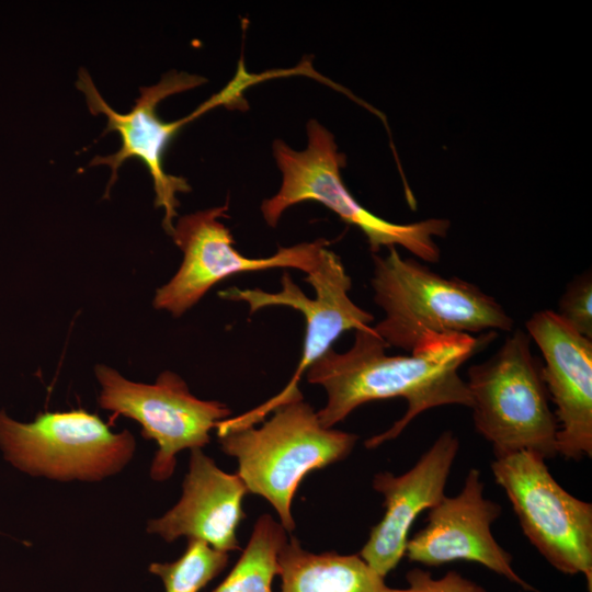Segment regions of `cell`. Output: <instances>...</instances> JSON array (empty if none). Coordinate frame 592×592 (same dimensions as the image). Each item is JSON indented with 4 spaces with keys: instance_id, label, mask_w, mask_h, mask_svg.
Instances as JSON below:
<instances>
[{
    "instance_id": "cell-21",
    "label": "cell",
    "mask_w": 592,
    "mask_h": 592,
    "mask_svg": "<svg viewBox=\"0 0 592 592\" xmlns=\"http://www.w3.org/2000/svg\"><path fill=\"white\" fill-rule=\"evenodd\" d=\"M590 592H592V591H590Z\"/></svg>"
},
{
    "instance_id": "cell-17",
    "label": "cell",
    "mask_w": 592,
    "mask_h": 592,
    "mask_svg": "<svg viewBox=\"0 0 592 592\" xmlns=\"http://www.w3.org/2000/svg\"><path fill=\"white\" fill-rule=\"evenodd\" d=\"M285 533L272 516H260L236 566L213 592H273L277 555L287 540Z\"/></svg>"
},
{
    "instance_id": "cell-13",
    "label": "cell",
    "mask_w": 592,
    "mask_h": 592,
    "mask_svg": "<svg viewBox=\"0 0 592 592\" xmlns=\"http://www.w3.org/2000/svg\"><path fill=\"white\" fill-rule=\"evenodd\" d=\"M525 327L542 353V377L556 407L558 454L577 462L591 457L592 340L551 310L534 312Z\"/></svg>"
},
{
    "instance_id": "cell-19",
    "label": "cell",
    "mask_w": 592,
    "mask_h": 592,
    "mask_svg": "<svg viewBox=\"0 0 592 592\" xmlns=\"http://www.w3.org/2000/svg\"><path fill=\"white\" fill-rule=\"evenodd\" d=\"M561 320L581 335L592 340V275L591 270L574 277L559 299Z\"/></svg>"
},
{
    "instance_id": "cell-5",
    "label": "cell",
    "mask_w": 592,
    "mask_h": 592,
    "mask_svg": "<svg viewBox=\"0 0 592 592\" xmlns=\"http://www.w3.org/2000/svg\"><path fill=\"white\" fill-rule=\"evenodd\" d=\"M531 341L517 329L488 360L467 371L474 426L496 458L517 452L544 459L558 455V422Z\"/></svg>"
},
{
    "instance_id": "cell-12",
    "label": "cell",
    "mask_w": 592,
    "mask_h": 592,
    "mask_svg": "<svg viewBox=\"0 0 592 592\" xmlns=\"http://www.w3.org/2000/svg\"><path fill=\"white\" fill-rule=\"evenodd\" d=\"M483 493L480 471L471 468L457 496H444L429 510L425 526L408 539L405 555L409 561L428 567L477 562L526 591H535L514 571L512 555L493 537L491 525L502 508Z\"/></svg>"
},
{
    "instance_id": "cell-10",
    "label": "cell",
    "mask_w": 592,
    "mask_h": 592,
    "mask_svg": "<svg viewBox=\"0 0 592 592\" xmlns=\"http://www.w3.org/2000/svg\"><path fill=\"white\" fill-rule=\"evenodd\" d=\"M228 205L198 210L180 217L171 237L183 252L174 276L157 289L153 306L179 317L193 307L215 284L244 272L296 269L310 273L319 263L329 241L318 239L292 247H280L266 258H247L235 247L230 230L220 221Z\"/></svg>"
},
{
    "instance_id": "cell-9",
    "label": "cell",
    "mask_w": 592,
    "mask_h": 592,
    "mask_svg": "<svg viewBox=\"0 0 592 592\" xmlns=\"http://www.w3.org/2000/svg\"><path fill=\"white\" fill-rule=\"evenodd\" d=\"M95 375L101 385L99 405L113 412L112 419L124 415L137 421L143 437L157 442L150 467L156 481L172 476L180 451L205 446L209 432L231 414L225 403L196 398L172 372L161 373L151 385L130 382L105 365H98Z\"/></svg>"
},
{
    "instance_id": "cell-1",
    "label": "cell",
    "mask_w": 592,
    "mask_h": 592,
    "mask_svg": "<svg viewBox=\"0 0 592 592\" xmlns=\"http://www.w3.org/2000/svg\"><path fill=\"white\" fill-rule=\"evenodd\" d=\"M496 334L439 335L410 355H388L389 346L371 326L355 330L353 345L346 352L331 349L306 372L307 380L327 392V403L317 412L321 425L331 429L363 403L403 398L408 402L406 413L387 431L365 442L367 448H375L396 439L429 409L446 405L470 408L467 383L458 371Z\"/></svg>"
},
{
    "instance_id": "cell-6",
    "label": "cell",
    "mask_w": 592,
    "mask_h": 592,
    "mask_svg": "<svg viewBox=\"0 0 592 592\" xmlns=\"http://www.w3.org/2000/svg\"><path fill=\"white\" fill-rule=\"evenodd\" d=\"M0 449L24 474L91 482L119 473L133 458L136 442L129 431L113 433L83 409L44 412L30 423L0 410Z\"/></svg>"
},
{
    "instance_id": "cell-15",
    "label": "cell",
    "mask_w": 592,
    "mask_h": 592,
    "mask_svg": "<svg viewBox=\"0 0 592 592\" xmlns=\"http://www.w3.org/2000/svg\"><path fill=\"white\" fill-rule=\"evenodd\" d=\"M179 502L147 524V532L171 543L181 536L229 553L239 549L237 527L246 514L248 492L238 474L221 470L202 448L191 451Z\"/></svg>"
},
{
    "instance_id": "cell-4",
    "label": "cell",
    "mask_w": 592,
    "mask_h": 592,
    "mask_svg": "<svg viewBox=\"0 0 592 592\" xmlns=\"http://www.w3.org/2000/svg\"><path fill=\"white\" fill-rule=\"evenodd\" d=\"M260 428L219 435L221 449L236 457L238 475L248 492L266 499L286 532L295 528L291 513L294 494L314 469L345 458L358 436L323 428L317 412L303 399L274 409Z\"/></svg>"
},
{
    "instance_id": "cell-8",
    "label": "cell",
    "mask_w": 592,
    "mask_h": 592,
    "mask_svg": "<svg viewBox=\"0 0 592 592\" xmlns=\"http://www.w3.org/2000/svg\"><path fill=\"white\" fill-rule=\"evenodd\" d=\"M490 468L530 543L556 570L583 574L592 591V504L563 489L536 454L498 457Z\"/></svg>"
},
{
    "instance_id": "cell-11",
    "label": "cell",
    "mask_w": 592,
    "mask_h": 592,
    "mask_svg": "<svg viewBox=\"0 0 592 592\" xmlns=\"http://www.w3.org/2000/svg\"><path fill=\"white\" fill-rule=\"evenodd\" d=\"M206 81L204 77L186 72L171 71L162 76L153 86L140 88V95L133 109L121 114L115 112L101 96L91 77L80 69L77 88L84 94L92 114H104L107 125L102 135L117 132L122 139L121 149L110 156H96L91 166L105 164L111 168L110 186L117 178V170L126 159H139L149 171L155 190V206L162 207L164 217L162 226L171 235L174 228L173 219L178 215V193L191 191L184 178L172 175L163 168L166 150L175 135L193 119L190 115L174 122H164L157 114V105L166 98L194 89Z\"/></svg>"
},
{
    "instance_id": "cell-3",
    "label": "cell",
    "mask_w": 592,
    "mask_h": 592,
    "mask_svg": "<svg viewBox=\"0 0 592 592\" xmlns=\"http://www.w3.org/2000/svg\"><path fill=\"white\" fill-rule=\"evenodd\" d=\"M306 130L308 144L304 150H294L282 140L273 144L282 184L275 195L261 204L269 226L275 227L287 208L314 201L331 209L346 224L357 227L365 235L373 253L382 247L400 246L419 260L440 261L441 251L434 238L447 235V219L395 224L371 213L343 183L341 169L345 166V156L338 151L333 135L316 119L308 122Z\"/></svg>"
},
{
    "instance_id": "cell-18",
    "label": "cell",
    "mask_w": 592,
    "mask_h": 592,
    "mask_svg": "<svg viewBox=\"0 0 592 592\" xmlns=\"http://www.w3.org/2000/svg\"><path fill=\"white\" fill-rule=\"evenodd\" d=\"M228 553L200 539H189L183 555L172 562H152L149 572L160 578L166 592H198L228 563Z\"/></svg>"
},
{
    "instance_id": "cell-20",
    "label": "cell",
    "mask_w": 592,
    "mask_h": 592,
    "mask_svg": "<svg viewBox=\"0 0 592 592\" xmlns=\"http://www.w3.org/2000/svg\"><path fill=\"white\" fill-rule=\"evenodd\" d=\"M407 588H386L385 592H487L480 584L463 577L456 571H448L441 578H434L428 570L413 568L406 574Z\"/></svg>"
},
{
    "instance_id": "cell-2",
    "label": "cell",
    "mask_w": 592,
    "mask_h": 592,
    "mask_svg": "<svg viewBox=\"0 0 592 592\" xmlns=\"http://www.w3.org/2000/svg\"><path fill=\"white\" fill-rule=\"evenodd\" d=\"M388 250L373 255L371 285L385 312L372 328L389 348L413 353L433 337L512 331L513 318L477 285Z\"/></svg>"
},
{
    "instance_id": "cell-14",
    "label": "cell",
    "mask_w": 592,
    "mask_h": 592,
    "mask_svg": "<svg viewBox=\"0 0 592 592\" xmlns=\"http://www.w3.org/2000/svg\"><path fill=\"white\" fill-rule=\"evenodd\" d=\"M458 449V437L446 430L407 473L395 476L383 471L374 476L373 488L384 497L385 513L371 530L358 556L382 578L385 579L405 556L409 531L417 516L444 498Z\"/></svg>"
},
{
    "instance_id": "cell-16",
    "label": "cell",
    "mask_w": 592,
    "mask_h": 592,
    "mask_svg": "<svg viewBox=\"0 0 592 592\" xmlns=\"http://www.w3.org/2000/svg\"><path fill=\"white\" fill-rule=\"evenodd\" d=\"M281 592H385L387 585L358 555L314 554L295 537L277 555Z\"/></svg>"
},
{
    "instance_id": "cell-7",
    "label": "cell",
    "mask_w": 592,
    "mask_h": 592,
    "mask_svg": "<svg viewBox=\"0 0 592 592\" xmlns=\"http://www.w3.org/2000/svg\"><path fill=\"white\" fill-rule=\"evenodd\" d=\"M305 281L312 286L316 294L314 298L303 293L288 272L283 273L282 291L277 293L238 287L219 292V297L224 299L247 303L251 315L272 306L297 309L305 317L306 331L301 357L289 383L280 394L261 406L236 418L220 421L216 426L217 435L254 426L277 407L303 399L298 387L303 374L332 349L343 332L366 328L373 322L374 316L350 298L351 277L340 257L333 251L328 248L323 250L318 265L307 274Z\"/></svg>"
}]
</instances>
